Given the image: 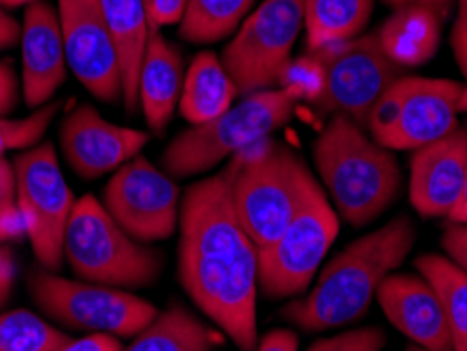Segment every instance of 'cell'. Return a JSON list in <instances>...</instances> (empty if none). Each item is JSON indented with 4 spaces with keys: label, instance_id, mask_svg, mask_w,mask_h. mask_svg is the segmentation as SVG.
<instances>
[{
    "label": "cell",
    "instance_id": "obj_39",
    "mask_svg": "<svg viewBox=\"0 0 467 351\" xmlns=\"http://www.w3.org/2000/svg\"><path fill=\"white\" fill-rule=\"evenodd\" d=\"M19 36H22V24H17L5 11V6H0V51L16 46L19 43Z\"/></svg>",
    "mask_w": 467,
    "mask_h": 351
},
{
    "label": "cell",
    "instance_id": "obj_44",
    "mask_svg": "<svg viewBox=\"0 0 467 351\" xmlns=\"http://www.w3.org/2000/svg\"><path fill=\"white\" fill-rule=\"evenodd\" d=\"M383 3H388V5L394 6V9H398V6L407 5V0H383Z\"/></svg>",
    "mask_w": 467,
    "mask_h": 351
},
{
    "label": "cell",
    "instance_id": "obj_13",
    "mask_svg": "<svg viewBox=\"0 0 467 351\" xmlns=\"http://www.w3.org/2000/svg\"><path fill=\"white\" fill-rule=\"evenodd\" d=\"M104 206L129 236L156 243L171 238L180 227L182 191L173 177L140 154L109 177Z\"/></svg>",
    "mask_w": 467,
    "mask_h": 351
},
{
    "label": "cell",
    "instance_id": "obj_15",
    "mask_svg": "<svg viewBox=\"0 0 467 351\" xmlns=\"http://www.w3.org/2000/svg\"><path fill=\"white\" fill-rule=\"evenodd\" d=\"M148 141L146 130L109 122L88 103L74 108L59 129L61 154L67 167L82 179L114 173L140 156Z\"/></svg>",
    "mask_w": 467,
    "mask_h": 351
},
{
    "label": "cell",
    "instance_id": "obj_10",
    "mask_svg": "<svg viewBox=\"0 0 467 351\" xmlns=\"http://www.w3.org/2000/svg\"><path fill=\"white\" fill-rule=\"evenodd\" d=\"M30 293L49 318L88 333L135 336L158 315L152 303L125 288L61 278L45 267L30 274Z\"/></svg>",
    "mask_w": 467,
    "mask_h": 351
},
{
    "label": "cell",
    "instance_id": "obj_12",
    "mask_svg": "<svg viewBox=\"0 0 467 351\" xmlns=\"http://www.w3.org/2000/svg\"><path fill=\"white\" fill-rule=\"evenodd\" d=\"M310 53L325 70V87L314 101L316 109L325 116H348L360 127L367 125L370 109L386 88L404 76L402 67L383 53L377 32Z\"/></svg>",
    "mask_w": 467,
    "mask_h": 351
},
{
    "label": "cell",
    "instance_id": "obj_30",
    "mask_svg": "<svg viewBox=\"0 0 467 351\" xmlns=\"http://www.w3.org/2000/svg\"><path fill=\"white\" fill-rule=\"evenodd\" d=\"M24 230L22 212L17 209L16 170L9 158H0V244L19 238Z\"/></svg>",
    "mask_w": 467,
    "mask_h": 351
},
{
    "label": "cell",
    "instance_id": "obj_23",
    "mask_svg": "<svg viewBox=\"0 0 467 351\" xmlns=\"http://www.w3.org/2000/svg\"><path fill=\"white\" fill-rule=\"evenodd\" d=\"M373 0H304L307 51L360 36L373 15Z\"/></svg>",
    "mask_w": 467,
    "mask_h": 351
},
{
    "label": "cell",
    "instance_id": "obj_21",
    "mask_svg": "<svg viewBox=\"0 0 467 351\" xmlns=\"http://www.w3.org/2000/svg\"><path fill=\"white\" fill-rule=\"evenodd\" d=\"M106 24L112 34L120 57L122 70V101L127 112L137 108V80L143 53L150 40V24L146 0H99Z\"/></svg>",
    "mask_w": 467,
    "mask_h": 351
},
{
    "label": "cell",
    "instance_id": "obj_20",
    "mask_svg": "<svg viewBox=\"0 0 467 351\" xmlns=\"http://www.w3.org/2000/svg\"><path fill=\"white\" fill-rule=\"evenodd\" d=\"M442 24L434 11L407 3L391 13L377 36L383 53L404 70L428 64L434 57L441 45Z\"/></svg>",
    "mask_w": 467,
    "mask_h": 351
},
{
    "label": "cell",
    "instance_id": "obj_3",
    "mask_svg": "<svg viewBox=\"0 0 467 351\" xmlns=\"http://www.w3.org/2000/svg\"><path fill=\"white\" fill-rule=\"evenodd\" d=\"M314 162L335 211L349 225L362 227L386 212L400 190V167L364 127L348 116H331L316 137Z\"/></svg>",
    "mask_w": 467,
    "mask_h": 351
},
{
    "label": "cell",
    "instance_id": "obj_40",
    "mask_svg": "<svg viewBox=\"0 0 467 351\" xmlns=\"http://www.w3.org/2000/svg\"><path fill=\"white\" fill-rule=\"evenodd\" d=\"M451 223H467V167H465V175H463V185H462V194H459V201L455 204V209L451 211Z\"/></svg>",
    "mask_w": 467,
    "mask_h": 351
},
{
    "label": "cell",
    "instance_id": "obj_4",
    "mask_svg": "<svg viewBox=\"0 0 467 351\" xmlns=\"http://www.w3.org/2000/svg\"><path fill=\"white\" fill-rule=\"evenodd\" d=\"M232 201L257 253L274 244L314 181L306 162L272 137L230 158Z\"/></svg>",
    "mask_w": 467,
    "mask_h": 351
},
{
    "label": "cell",
    "instance_id": "obj_31",
    "mask_svg": "<svg viewBox=\"0 0 467 351\" xmlns=\"http://www.w3.org/2000/svg\"><path fill=\"white\" fill-rule=\"evenodd\" d=\"M386 341L388 336L381 328L368 326L346 330V333L328 336V339L316 341L307 351H381Z\"/></svg>",
    "mask_w": 467,
    "mask_h": 351
},
{
    "label": "cell",
    "instance_id": "obj_9",
    "mask_svg": "<svg viewBox=\"0 0 467 351\" xmlns=\"http://www.w3.org/2000/svg\"><path fill=\"white\" fill-rule=\"evenodd\" d=\"M337 233V211L314 179L285 232L259 253L261 291L272 299L306 294Z\"/></svg>",
    "mask_w": 467,
    "mask_h": 351
},
{
    "label": "cell",
    "instance_id": "obj_26",
    "mask_svg": "<svg viewBox=\"0 0 467 351\" xmlns=\"http://www.w3.org/2000/svg\"><path fill=\"white\" fill-rule=\"evenodd\" d=\"M255 0H188L180 36L192 45H211L232 36L249 15Z\"/></svg>",
    "mask_w": 467,
    "mask_h": 351
},
{
    "label": "cell",
    "instance_id": "obj_7",
    "mask_svg": "<svg viewBox=\"0 0 467 351\" xmlns=\"http://www.w3.org/2000/svg\"><path fill=\"white\" fill-rule=\"evenodd\" d=\"M462 93L455 80L404 74L377 99L364 129L386 150L415 151L459 127Z\"/></svg>",
    "mask_w": 467,
    "mask_h": 351
},
{
    "label": "cell",
    "instance_id": "obj_38",
    "mask_svg": "<svg viewBox=\"0 0 467 351\" xmlns=\"http://www.w3.org/2000/svg\"><path fill=\"white\" fill-rule=\"evenodd\" d=\"M13 282H16V261L9 249L0 246V307L9 301Z\"/></svg>",
    "mask_w": 467,
    "mask_h": 351
},
{
    "label": "cell",
    "instance_id": "obj_41",
    "mask_svg": "<svg viewBox=\"0 0 467 351\" xmlns=\"http://www.w3.org/2000/svg\"><path fill=\"white\" fill-rule=\"evenodd\" d=\"M407 3H413V5H421L425 9L434 11L438 17L446 22L451 15V9H452V0H407Z\"/></svg>",
    "mask_w": 467,
    "mask_h": 351
},
{
    "label": "cell",
    "instance_id": "obj_16",
    "mask_svg": "<svg viewBox=\"0 0 467 351\" xmlns=\"http://www.w3.org/2000/svg\"><path fill=\"white\" fill-rule=\"evenodd\" d=\"M22 93L27 108H43L66 82L67 59L57 6L30 5L22 22Z\"/></svg>",
    "mask_w": 467,
    "mask_h": 351
},
{
    "label": "cell",
    "instance_id": "obj_27",
    "mask_svg": "<svg viewBox=\"0 0 467 351\" xmlns=\"http://www.w3.org/2000/svg\"><path fill=\"white\" fill-rule=\"evenodd\" d=\"M67 341L70 336L27 309L0 314V351H55Z\"/></svg>",
    "mask_w": 467,
    "mask_h": 351
},
{
    "label": "cell",
    "instance_id": "obj_19",
    "mask_svg": "<svg viewBox=\"0 0 467 351\" xmlns=\"http://www.w3.org/2000/svg\"><path fill=\"white\" fill-rule=\"evenodd\" d=\"M182 88L183 61L180 49L169 43L162 32H152L137 80V106L141 108L150 130L162 133L169 125L180 108Z\"/></svg>",
    "mask_w": 467,
    "mask_h": 351
},
{
    "label": "cell",
    "instance_id": "obj_25",
    "mask_svg": "<svg viewBox=\"0 0 467 351\" xmlns=\"http://www.w3.org/2000/svg\"><path fill=\"white\" fill-rule=\"evenodd\" d=\"M415 267L442 303L452 335V351H467V274L446 254L436 253L421 254Z\"/></svg>",
    "mask_w": 467,
    "mask_h": 351
},
{
    "label": "cell",
    "instance_id": "obj_34",
    "mask_svg": "<svg viewBox=\"0 0 467 351\" xmlns=\"http://www.w3.org/2000/svg\"><path fill=\"white\" fill-rule=\"evenodd\" d=\"M442 249L446 257L467 274V223H451L442 233Z\"/></svg>",
    "mask_w": 467,
    "mask_h": 351
},
{
    "label": "cell",
    "instance_id": "obj_17",
    "mask_svg": "<svg viewBox=\"0 0 467 351\" xmlns=\"http://www.w3.org/2000/svg\"><path fill=\"white\" fill-rule=\"evenodd\" d=\"M467 167V129L415 150L410 158L409 198L423 217H449L462 194Z\"/></svg>",
    "mask_w": 467,
    "mask_h": 351
},
{
    "label": "cell",
    "instance_id": "obj_5",
    "mask_svg": "<svg viewBox=\"0 0 467 351\" xmlns=\"http://www.w3.org/2000/svg\"><path fill=\"white\" fill-rule=\"evenodd\" d=\"M64 257L78 278L114 288L150 286L162 272V254L129 236L95 196L74 204Z\"/></svg>",
    "mask_w": 467,
    "mask_h": 351
},
{
    "label": "cell",
    "instance_id": "obj_28",
    "mask_svg": "<svg viewBox=\"0 0 467 351\" xmlns=\"http://www.w3.org/2000/svg\"><path fill=\"white\" fill-rule=\"evenodd\" d=\"M59 108L61 101H51L49 106L34 109L24 119H0V158H5L11 150H30L38 146Z\"/></svg>",
    "mask_w": 467,
    "mask_h": 351
},
{
    "label": "cell",
    "instance_id": "obj_11",
    "mask_svg": "<svg viewBox=\"0 0 467 351\" xmlns=\"http://www.w3.org/2000/svg\"><path fill=\"white\" fill-rule=\"evenodd\" d=\"M13 170L17 209L22 212L34 257L45 270L57 272L64 265L66 227L77 204V198L61 173L57 151L51 143H38L16 156Z\"/></svg>",
    "mask_w": 467,
    "mask_h": 351
},
{
    "label": "cell",
    "instance_id": "obj_24",
    "mask_svg": "<svg viewBox=\"0 0 467 351\" xmlns=\"http://www.w3.org/2000/svg\"><path fill=\"white\" fill-rule=\"evenodd\" d=\"M222 336L180 305L158 314L122 351H209Z\"/></svg>",
    "mask_w": 467,
    "mask_h": 351
},
{
    "label": "cell",
    "instance_id": "obj_42",
    "mask_svg": "<svg viewBox=\"0 0 467 351\" xmlns=\"http://www.w3.org/2000/svg\"><path fill=\"white\" fill-rule=\"evenodd\" d=\"M34 3H38V0H0V6H5V9H17V6H30Z\"/></svg>",
    "mask_w": 467,
    "mask_h": 351
},
{
    "label": "cell",
    "instance_id": "obj_18",
    "mask_svg": "<svg viewBox=\"0 0 467 351\" xmlns=\"http://www.w3.org/2000/svg\"><path fill=\"white\" fill-rule=\"evenodd\" d=\"M377 301L386 318L425 351H452V335L442 303L421 274H396L381 282Z\"/></svg>",
    "mask_w": 467,
    "mask_h": 351
},
{
    "label": "cell",
    "instance_id": "obj_29",
    "mask_svg": "<svg viewBox=\"0 0 467 351\" xmlns=\"http://www.w3.org/2000/svg\"><path fill=\"white\" fill-rule=\"evenodd\" d=\"M322 87H325V70H322L318 57L310 51L304 57L293 59L280 80V88L291 95L295 101L306 99L314 103L320 98Z\"/></svg>",
    "mask_w": 467,
    "mask_h": 351
},
{
    "label": "cell",
    "instance_id": "obj_32",
    "mask_svg": "<svg viewBox=\"0 0 467 351\" xmlns=\"http://www.w3.org/2000/svg\"><path fill=\"white\" fill-rule=\"evenodd\" d=\"M188 0H146L150 32H161L162 27L182 22Z\"/></svg>",
    "mask_w": 467,
    "mask_h": 351
},
{
    "label": "cell",
    "instance_id": "obj_1",
    "mask_svg": "<svg viewBox=\"0 0 467 351\" xmlns=\"http://www.w3.org/2000/svg\"><path fill=\"white\" fill-rule=\"evenodd\" d=\"M180 282L240 351H255L259 253L236 215L230 164L190 185L180 211Z\"/></svg>",
    "mask_w": 467,
    "mask_h": 351
},
{
    "label": "cell",
    "instance_id": "obj_36",
    "mask_svg": "<svg viewBox=\"0 0 467 351\" xmlns=\"http://www.w3.org/2000/svg\"><path fill=\"white\" fill-rule=\"evenodd\" d=\"M55 351H122L120 343L112 335L91 333L82 339H70Z\"/></svg>",
    "mask_w": 467,
    "mask_h": 351
},
{
    "label": "cell",
    "instance_id": "obj_37",
    "mask_svg": "<svg viewBox=\"0 0 467 351\" xmlns=\"http://www.w3.org/2000/svg\"><path fill=\"white\" fill-rule=\"evenodd\" d=\"M299 339L293 330L276 328L264 335V339L257 343L255 351H297Z\"/></svg>",
    "mask_w": 467,
    "mask_h": 351
},
{
    "label": "cell",
    "instance_id": "obj_8",
    "mask_svg": "<svg viewBox=\"0 0 467 351\" xmlns=\"http://www.w3.org/2000/svg\"><path fill=\"white\" fill-rule=\"evenodd\" d=\"M304 30V0H265L249 15L222 53L238 95L280 88Z\"/></svg>",
    "mask_w": 467,
    "mask_h": 351
},
{
    "label": "cell",
    "instance_id": "obj_2",
    "mask_svg": "<svg viewBox=\"0 0 467 351\" xmlns=\"http://www.w3.org/2000/svg\"><path fill=\"white\" fill-rule=\"evenodd\" d=\"M417 238L415 223L398 215L335 254L306 297L288 303L283 315L291 325L320 333L358 320L377 299L381 282L409 257Z\"/></svg>",
    "mask_w": 467,
    "mask_h": 351
},
{
    "label": "cell",
    "instance_id": "obj_43",
    "mask_svg": "<svg viewBox=\"0 0 467 351\" xmlns=\"http://www.w3.org/2000/svg\"><path fill=\"white\" fill-rule=\"evenodd\" d=\"M459 112H467V85L463 87L462 99H459Z\"/></svg>",
    "mask_w": 467,
    "mask_h": 351
},
{
    "label": "cell",
    "instance_id": "obj_14",
    "mask_svg": "<svg viewBox=\"0 0 467 351\" xmlns=\"http://www.w3.org/2000/svg\"><path fill=\"white\" fill-rule=\"evenodd\" d=\"M57 15L72 74L99 101H120V57L99 0H57Z\"/></svg>",
    "mask_w": 467,
    "mask_h": 351
},
{
    "label": "cell",
    "instance_id": "obj_35",
    "mask_svg": "<svg viewBox=\"0 0 467 351\" xmlns=\"http://www.w3.org/2000/svg\"><path fill=\"white\" fill-rule=\"evenodd\" d=\"M19 99V82L11 64L0 61V119L13 112Z\"/></svg>",
    "mask_w": 467,
    "mask_h": 351
},
{
    "label": "cell",
    "instance_id": "obj_45",
    "mask_svg": "<svg viewBox=\"0 0 467 351\" xmlns=\"http://www.w3.org/2000/svg\"><path fill=\"white\" fill-rule=\"evenodd\" d=\"M407 351H425L423 347H419V346H410Z\"/></svg>",
    "mask_w": 467,
    "mask_h": 351
},
{
    "label": "cell",
    "instance_id": "obj_33",
    "mask_svg": "<svg viewBox=\"0 0 467 351\" xmlns=\"http://www.w3.org/2000/svg\"><path fill=\"white\" fill-rule=\"evenodd\" d=\"M457 17L451 32V46L459 70L467 78V0H455Z\"/></svg>",
    "mask_w": 467,
    "mask_h": 351
},
{
    "label": "cell",
    "instance_id": "obj_6",
    "mask_svg": "<svg viewBox=\"0 0 467 351\" xmlns=\"http://www.w3.org/2000/svg\"><path fill=\"white\" fill-rule=\"evenodd\" d=\"M295 101L283 88L259 91L232 106L215 120L182 130L162 151L164 173L173 179L207 173L293 119Z\"/></svg>",
    "mask_w": 467,
    "mask_h": 351
},
{
    "label": "cell",
    "instance_id": "obj_22",
    "mask_svg": "<svg viewBox=\"0 0 467 351\" xmlns=\"http://www.w3.org/2000/svg\"><path fill=\"white\" fill-rule=\"evenodd\" d=\"M238 88L215 53L202 51L183 76L180 112L192 127L215 120L234 106Z\"/></svg>",
    "mask_w": 467,
    "mask_h": 351
}]
</instances>
